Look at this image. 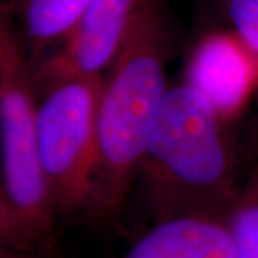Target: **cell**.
<instances>
[{
	"mask_svg": "<svg viewBox=\"0 0 258 258\" xmlns=\"http://www.w3.org/2000/svg\"><path fill=\"white\" fill-rule=\"evenodd\" d=\"M227 126L189 83L168 88L135 179L151 224L178 217L228 221L242 182Z\"/></svg>",
	"mask_w": 258,
	"mask_h": 258,
	"instance_id": "obj_1",
	"label": "cell"
},
{
	"mask_svg": "<svg viewBox=\"0 0 258 258\" xmlns=\"http://www.w3.org/2000/svg\"><path fill=\"white\" fill-rule=\"evenodd\" d=\"M172 32L161 0H152L116 62L103 75L98 149L86 218L111 224L125 210L168 91Z\"/></svg>",
	"mask_w": 258,
	"mask_h": 258,
	"instance_id": "obj_2",
	"label": "cell"
},
{
	"mask_svg": "<svg viewBox=\"0 0 258 258\" xmlns=\"http://www.w3.org/2000/svg\"><path fill=\"white\" fill-rule=\"evenodd\" d=\"M37 109L28 49L12 12L0 0V179L52 257L59 217L37 157Z\"/></svg>",
	"mask_w": 258,
	"mask_h": 258,
	"instance_id": "obj_3",
	"label": "cell"
},
{
	"mask_svg": "<svg viewBox=\"0 0 258 258\" xmlns=\"http://www.w3.org/2000/svg\"><path fill=\"white\" fill-rule=\"evenodd\" d=\"M103 75L74 78L39 98L37 157L59 218H86Z\"/></svg>",
	"mask_w": 258,
	"mask_h": 258,
	"instance_id": "obj_4",
	"label": "cell"
},
{
	"mask_svg": "<svg viewBox=\"0 0 258 258\" xmlns=\"http://www.w3.org/2000/svg\"><path fill=\"white\" fill-rule=\"evenodd\" d=\"M152 0H91L82 18L32 68L40 98L57 83L105 75L116 62Z\"/></svg>",
	"mask_w": 258,
	"mask_h": 258,
	"instance_id": "obj_5",
	"label": "cell"
},
{
	"mask_svg": "<svg viewBox=\"0 0 258 258\" xmlns=\"http://www.w3.org/2000/svg\"><path fill=\"white\" fill-rule=\"evenodd\" d=\"M184 81L230 122L257 88L258 56L228 28L214 29L198 39Z\"/></svg>",
	"mask_w": 258,
	"mask_h": 258,
	"instance_id": "obj_6",
	"label": "cell"
},
{
	"mask_svg": "<svg viewBox=\"0 0 258 258\" xmlns=\"http://www.w3.org/2000/svg\"><path fill=\"white\" fill-rule=\"evenodd\" d=\"M119 258H235L228 221L178 217L154 222Z\"/></svg>",
	"mask_w": 258,
	"mask_h": 258,
	"instance_id": "obj_7",
	"label": "cell"
},
{
	"mask_svg": "<svg viewBox=\"0 0 258 258\" xmlns=\"http://www.w3.org/2000/svg\"><path fill=\"white\" fill-rule=\"evenodd\" d=\"M18 23L30 68L76 26L91 0H3Z\"/></svg>",
	"mask_w": 258,
	"mask_h": 258,
	"instance_id": "obj_8",
	"label": "cell"
},
{
	"mask_svg": "<svg viewBox=\"0 0 258 258\" xmlns=\"http://www.w3.org/2000/svg\"><path fill=\"white\" fill-rule=\"evenodd\" d=\"M228 227L235 258H258V161L241 185Z\"/></svg>",
	"mask_w": 258,
	"mask_h": 258,
	"instance_id": "obj_9",
	"label": "cell"
},
{
	"mask_svg": "<svg viewBox=\"0 0 258 258\" xmlns=\"http://www.w3.org/2000/svg\"><path fill=\"white\" fill-rule=\"evenodd\" d=\"M0 248L46 254L35 231L29 227V224L23 220L15 204L12 203L2 179H0Z\"/></svg>",
	"mask_w": 258,
	"mask_h": 258,
	"instance_id": "obj_10",
	"label": "cell"
},
{
	"mask_svg": "<svg viewBox=\"0 0 258 258\" xmlns=\"http://www.w3.org/2000/svg\"><path fill=\"white\" fill-rule=\"evenodd\" d=\"M227 28L258 56V0H221Z\"/></svg>",
	"mask_w": 258,
	"mask_h": 258,
	"instance_id": "obj_11",
	"label": "cell"
},
{
	"mask_svg": "<svg viewBox=\"0 0 258 258\" xmlns=\"http://www.w3.org/2000/svg\"><path fill=\"white\" fill-rule=\"evenodd\" d=\"M0 258H52L42 252H29V251H16V249L0 248Z\"/></svg>",
	"mask_w": 258,
	"mask_h": 258,
	"instance_id": "obj_12",
	"label": "cell"
}]
</instances>
